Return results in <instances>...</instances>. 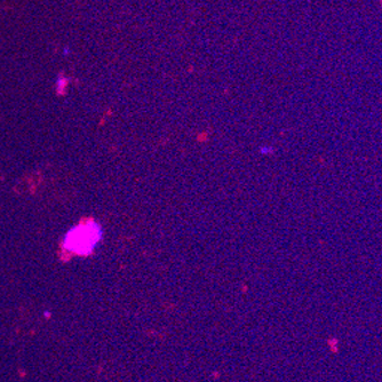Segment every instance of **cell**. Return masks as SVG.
I'll return each instance as SVG.
<instances>
[{
  "mask_svg": "<svg viewBox=\"0 0 382 382\" xmlns=\"http://www.w3.org/2000/svg\"><path fill=\"white\" fill-rule=\"evenodd\" d=\"M103 230L95 221H87L72 227L66 233L63 248L79 257H88L94 252L102 239Z\"/></svg>",
  "mask_w": 382,
  "mask_h": 382,
  "instance_id": "obj_1",
  "label": "cell"
},
{
  "mask_svg": "<svg viewBox=\"0 0 382 382\" xmlns=\"http://www.w3.org/2000/svg\"><path fill=\"white\" fill-rule=\"evenodd\" d=\"M273 151L274 150L271 147H262L261 150H260L262 155H270V154H273Z\"/></svg>",
  "mask_w": 382,
  "mask_h": 382,
  "instance_id": "obj_2",
  "label": "cell"
}]
</instances>
